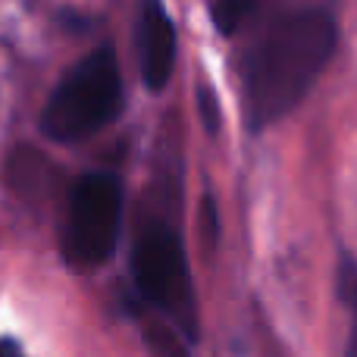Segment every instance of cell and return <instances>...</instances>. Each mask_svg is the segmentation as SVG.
Returning <instances> with one entry per match:
<instances>
[{
    "instance_id": "cell-4",
    "label": "cell",
    "mask_w": 357,
    "mask_h": 357,
    "mask_svg": "<svg viewBox=\"0 0 357 357\" xmlns=\"http://www.w3.org/2000/svg\"><path fill=\"white\" fill-rule=\"evenodd\" d=\"M132 273L138 291L151 304L167 310L188 333H195V289H191L185 248L173 229L151 226L148 232H142L132 254Z\"/></svg>"
},
{
    "instance_id": "cell-3",
    "label": "cell",
    "mask_w": 357,
    "mask_h": 357,
    "mask_svg": "<svg viewBox=\"0 0 357 357\" xmlns=\"http://www.w3.org/2000/svg\"><path fill=\"white\" fill-rule=\"evenodd\" d=\"M119 220H123V188L110 173H85L69 195L63 254L79 270L107 264L116 251Z\"/></svg>"
},
{
    "instance_id": "cell-2",
    "label": "cell",
    "mask_w": 357,
    "mask_h": 357,
    "mask_svg": "<svg viewBox=\"0 0 357 357\" xmlns=\"http://www.w3.org/2000/svg\"><path fill=\"white\" fill-rule=\"evenodd\" d=\"M123 107V75L113 47H98L75 63L41 113V129L60 144H73L113 123Z\"/></svg>"
},
{
    "instance_id": "cell-7",
    "label": "cell",
    "mask_w": 357,
    "mask_h": 357,
    "mask_svg": "<svg viewBox=\"0 0 357 357\" xmlns=\"http://www.w3.org/2000/svg\"><path fill=\"white\" fill-rule=\"evenodd\" d=\"M148 345H151V354L154 357H188L185 354L182 339L167 326H151L148 329Z\"/></svg>"
},
{
    "instance_id": "cell-10",
    "label": "cell",
    "mask_w": 357,
    "mask_h": 357,
    "mask_svg": "<svg viewBox=\"0 0 357 357\" xmlns=\"http://www.w3.org/2000/svg\"><path fill=\"white\" fill-rule=\"evenodd\" d=\"M345 357H357V317H354V329H351V339H348V351Z\"/></svg>"
},
{
    "instance_id": "cell-5",
    "label": "cell",
    "mask_w": 357,
    "mask_h": 357,
    "mask_svg": "<svg viewBox=\"0 0 357 357\" xmlns=\"http://www.w3.org/2000/svg\"><path fill=\"white\" fill-rule=\"evenodd\" d=\"M176 63V29L160 0H142L138 16V66L151 91H163Z\"/></svg>"
},
{
    "instance_id": "cell-8",
    "label": "cell",
    "mask_w": 357,
    "mask_h": 357,
    "mask_svg": "<svg viewBox=\"0 0 357 357\" xmlns=\"http://www.w3.org/2000/svg\"><path fill=\"white\" fill-rule=\"evenodd\" d=\"M201 107H204V123H207V129L216 132V126H220V113H216L213 94H210V91H201Z\"/></svg>"
},
{
    "instance_id": "cell-6",
    "label": "cell",
    "mask_w": 357,
    "mask_h": 357,
    "mask_svg": "<svg viewBox=\"0 0 357 357\" xmlns=\"http://www.w3.org/2000/svg\"><path fill=\"white\" fill-rule=\"evenodd\" d=\"M257 6V0H213L210 13H213V22L222 35H232L248 16Z\"/></svg>"
},
{
    "instance_id": "cell-9",
    "label": "cell",
    "mask_w": 357,
    "mask_h": 357,
    "mask_svg": "<svg viewBox=\"0 0 357 357\" xmlns=\"http://www.w3.org/2000/svg\"><path fill=\"white\" fill-rule=\"evenodd\" d=\"M0 357H25V354L13 339H0Z\"/></svg>"
},
{
    "instance_id": "cell-1",
    "label": "cell",
    "mask_w": 357,
    "mask_h": 357,
    "mask_svg": "<svg viewBox=\"0 0 357 357\" xmlns=\"http://www.w3.org/2000/svg\"><path fill=\"white\" fill-rule=\"evenodd\" d=\"M335 50V22L320 10L282 19L241 63L248 129H266L295 110Z\"/></svg>"
}]
</instances>
